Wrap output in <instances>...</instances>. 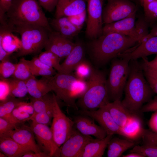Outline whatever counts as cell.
<instances>
[{"label":"cell","mask_w":157,"mask_h":157,"mask_svg":"<svg viewBox=\"0 0 157 157\" xmlns=\"http://www.w3.org/2000/svg\"><path fill=\"white\" fill-rule=\"evenodd\" d=\"M137 43L135 39L118 33L102 34L90 42L89 51L94 63L102 66L132 49Z\"/></svg>","instance_id":"6da1fadb"},{"label":"cell","mask_w":157,"mask_h":157,"mask_svg":"<svg viewBox=\"0 0 157 157\" xmlns=\"http://www.w3.org/2000/svg\"><path fill=\"white\" fill-rule=\"evenodd\" d=\"M129 65L124 97L121 101L129 110L137 114L144 104L151 99L154 92L145 77L140 63L137 60H131Z\"/></svg>","instance_id":"7a4b0ae2"},{"label":"cell","mask_w":157,"mask_h":157,"mask_svg":"<svg viewBox=\"0 0 157 157\" xmlns=\"http://www.w3.org/2000/svg\"><path fill=\"white\" fill-rule=\"evenodd\" d=\"M37 0H13L6 13L8 24L11 26L34 24L52 31L49 20Z\"/></svg>","instance_id":"3957f363"},{"label":"cell","mask_w":157,"mask_h":157,"mask_svg":"<svg viewBox=\"0 0 157 157\" xmlns=\"http://www.w3.org/2000/svg\"><path fill=\"white\" fill-rule=\"evenodd\" d=\"M49 82L57 99L62 101L69 107L78 110L76 101L84 94L88 88L86 81L80 79L71 73L57 72L49 76Z\"/></svg>","instance_id":"277c9868"},{"label":"cell","mask_w":157,"mask_h":157,"mask_svg":"<svg viewBox=\"0 0 157 157\" xmlns=\"http://www.w3.org/2000/svg\"><path fill=\"white\" fill-rule=\"evenodd\" d=\"M86 81L88 84L87 90L76 102L78 108L83 110L94 111L110 102L106 79L103 72L94 69Z\"/></svg>","instance_id":"5b68a950"},{"label":"cell","mask_w":157,"mask_h":157,"mask_svg":"<svg viewBox=\"0 0 157 157\" xmlns=\"http://www.w3.org/2000/svg\"><path fill=\"white\" fill-rule=\"evenodd\" d=\"M13 32L20 35L21 46L16 54L19 57L35 54L44 48L50 31L38 25L25 24L12 26Z\"/></svg>","instance_id":"8992f818"},{"label":"cell","mask_w":157,"mask_h":157,"mask_svg":"<svg viewBox=\"0 0 157 157\" xmlns=\"http://www.w3.org/2000/svg\"><path fill=\"white\" fill-rule=\"evenodd\" d=\"M112 60L106 85L110 101L121 100L129 72L128 59L120 57Z\"/></svg>","instance_id":"52a82bcc"},{"label":"cell","mask_w":157,"mask_h":157,"mask_svg":"<svg viewBox=\"0 0 157 157\" xmlns=\"http://www.w3.org/2000/svg\"><path fill=\"white\" fill-rule=\"evenodd\" d=\"M53 111L51 128L54 141L60 148L70 136L74 127V122L61 110L55 95Z\"/></svg>","instance_id":"ba28073f"},{"label":"cell","mask_w":157,"mask_h":157,"mask_svg":"<svg viewBox=\"0 0 157 157\" xmlns=\"http://www.w3.org/2000/svg\"><path fill=\"white\" fill-rule=\"evenodd\" d=\"M137 10V4L130 0H108L103 9V23L120 20L136 14Z\"/></svg>","instance_id":"9c48e42d"},{"label":"cell","mask_w":157,"mask_h":157,"mask_svg":"<svg viewBox=\"0 0 157 157\" xmlns=\"http://www.w3.org/2000/svg\"><path fill=\"white\" fill-rule=\"evenodd\" d=\"M88 19L85 34L88 38L93 40L102 34L103 5L101 0H89Z\"/></svg>","instance_id":"30bf717a"},{"label":"cell","mask_w":157,"mask_h":157,"mask_svg":"<svg viewBox=\"0 0 157 157\" xmlns=\"http://www.w3.org/2000/svg\"><path fill=\"white\" fill-rule=\"evenodd\" d=\"M30 127L40 149L50 157H60L59 148L54 141L51 128L47 125L33 121Z\"/></svg>","instance_id":"8fae6325"},{"label":"cell","mask_w":157,"mask_h":157,"mask_svg":"<svg viewBox=\"0 0 157 157\" xmlns=\"http://www.w3.org/2000/svg\"><path fill=\"white\" fill-rule=\"evenodd\" d=\"M136 14L120 20L106 24L103 27L102 34L116 33L135 39L139 43L143 40L139 28L135 22Z\"/></svg>","instance_id":"7c38bea8"},{"label":"cell","mask_w":157,"mask_h":157,"mask_svg":"<svg viewBox=\"0 0 157 157\" xmlns=\"http://www.w3.org/2000/svg\"><path fill=\"white\" fill-rule=\"evenodd\" d=\"M93 138L74 127L69 137L59 148L60 157H80L86 144Z\"/></svg>","instance_id":"4fadbf2b"},{"label":"cell","mask_w":157,"mask_h":157,"mask_svg":"<svg viewBox=\"0 0 157 157\" xmlns=\"http://www.w3.org/2000/svg\"><path fill=\"white\" fill-rule=\"evenodd\" d=\"M79 114L86 115L96 121L105 131L107 135L117 134L125 137L122 128L116 122L105 106L94 111H76Z\"/></svg>","instance_id":"5bb4252c"},{"label":"cell","mask_w":157,"mask_h":157,"mask_svg":"<svg viewBox=\"0 0 157 157\" xmlns=\"http://www.w3.org/2000/svg\"><path fill=\"white\" fill-rule=\"evenodd\" d=\"M75 44L69 40L55 31L50 32L44 48L50 51L60 58L66 57L70 53Z\"/></svg>","instance_id":"9a60e30c"},{"label":"cell","mask_w":157,"mask_h":157,"mask_svg":"<svg viewBox=\"0 0 157 157\" xmlns=\"http://www.w3.org/2000/svg\"><path fill=\"white\" fill-rule=\"evenodd\" d=\"M73 118L74 127L83 135H92L98 139L103 138L107 135L105 130L95 124L94 120L89 116L80 114Z\"/></svg>","instance_id":"2e32d148"},{"label":"cell","mask_w":157,"mask_h":157,"mask_svg":"<svg viewBox=\"0 0 157 157\" xmlns=\"http://www.w3.org/2000/svg\"><path fill=\"white\" fill-rule=\"evenodd\" d=\"M154 54H157V36L146 37L130 51H129L119 56L130 60H137Z\"/></svg>","instance_id":"e0dca14e"},{"label":"cell","mask_w":157,"mask_h":157,"mask_svg":"<svg viewBox=\"0 0 157 157\" xmlns=\"http://www.w3.org/2000/svg\"><path fill=\"white\" fill-rule=\"evenodd\" d=\"M7 137H10L20 145L34 152H41L38 145L36 143L34 133L30 127L17 126L14 129L9 131Z\"/></svg>","instance_id":"ac0fdd59"},{"label":"cell","mask_w":157,"mask_h":157,"mask_svg":"<svg viewBox=\"0 0 157 157\" xmlns=\"http://www.w3.org/2000/svg\"><path fill=\"white\" fill-rule=\"evenodd\" d=\"M85 0H58L55 17H69L81 13L86 10Z\"/></svg>","instance_id":"d6986e66"},{"label":"cell","mask_w":157,"mask_h":157,"mask_svg":"<svg viewBox=\"0 0 157 157\" xmlns=\"http://www.w3.org/2000/svg\"><path fill=\"white\" fill-rule=\"evenodd\" d=\"M49 22L54 31L70 40L77 35L81 29L73 24L67 17H55Z\"/></svg>","instance_id":"ffe728a7"},{"label":"cell","mask_w":157,"mask_h":157,"mask_svg":"<svg viewBox=\"0 0 157 157\" xmlns=\"http://www.w3.org/2000/svg\"><path fill=\"white\" fill-rule=\"evenodd\" d=\"M105 106L114 120L121 128L124 125L131 117L136 114L128 109L120 100L110 102Z\"/></svg>","instance_id":"44dd1931"},{"label":"cell","mask_w":157,"mask_h":157,"mask_svg":"<svg viewBox=\"0 0 157 157\" xmlns=\"http://www.w3.org/2000/svg\"><path fill=\"white\" fill-rule=\"evenodd\" d=\"M43 76L38 80L33 76L25 81L28 93L32 97L39 98L52 91L49 76Z\"/></svg>","instance_id":"7402d4cb"},{"label":"cell","mask_w":157,"mask_h":157,"mask_svg":"<svg viewBox=\"0 0 157 157\" xmlns=\"http://www.w3.org/2000/svg\"><path fill=\"white\" fill-rule=\"evenodd\" d=\"M113 135H108L102 139L93 138L85 145L80 157H101Z\"/></svg>","instance_id":"603a6c76"},{"label":"cell","mask_w":157,"mask_h":157,"mask_svg":"<svg viewBox=\"0 0 157 157\" xmlns=\"http://www.w3.org/2000/svg\"><path fill=\"white\" fill-rule=\"evenodd\" d=\"M13 32L9 26L0 25V45L10 54L17 49L19 50L21 46V40L14 35Z\"/></svg>","instance_id":"cb8c5ba5"},{"label":"cell","mask_w":157,"mask_h":157,"mask_svg":"<svg viewBox=\"0 0 157 157\" xmlns=\"http://www.w3.org/2000/svg\"><path fill=\"white\" fill-rule=\"evenodd\" d=\"M84 55V49L82 44L78 42L75 43L71 51L60 64L61 73H71L78 65L83 59Z\"/></svg>","instance_id":"d4e9b609"},{"label":"cell","mask_w":157,"mask_h":157,"mask_svg":"<svg viewBox=\"0 0 157 157\" xmlns=\"http://www.w3.org/2000/svg\"><path fill=\"white\" fill-rule=\"evenodd\" d=\"M0 151L9 157H22L31 151L20 145L10 137H0Z\"/></svg>","instance_id":"484cf974"},{"label":"cell","mask_w":157,"mask_h":157,"mask_svg":"<svg viewBox=\"0 0 157 157\" xmlns=\"http://www.w3.org/2000/svg\"><path fill=\"white\" fill-rule=\"evenodd\" d=\"M135 145L132 140L122 139L117 137L113 138L109 141L107 148L108 157H119L128 149L133 147Z\"/></svg>","instance_id":"4316f807"},{"label":"cell","mask_w":157,"mask_h":157,"mask_svg":"<svg viewBox=\"0 0 157 157\" xmlns=\"http://www.w3.org/2000/svg\"><path fill=\"white\" fill-rule=\"evenodd\" d=\"M121 128L125 138L132 140L141 137L144 129L141 119L137 114L131 117Z\"/></svg>","instance_id":"83f0119b"},{"label":"cell","mask_w":157,"mask_h":157,"mask_svg":"<svg viewBox=\"0 0 157 157\" xmlns=\"http://www.w3.org/2000/svg\"><path fill=\"white\" fill-rule=\"evenodd\" d=\"M55 95L54 93L50 94L49 92L39 98L31 97V102L33 104L34 110L33 114L46 112L53 117V107Z\"/></svg>","instance_id":"f1b7e54d"},{"label":"cell","mask_w":157,"mask_h":157,"mask_svg":"<svg viewBox=\"0 0 157 157\" xmlns=\"http://www.w3.org/2000/svg\"><path fill=\"white\" fill-rule=\"evenodd\" d=\"M9 87V96L21 98L24 97L28 93L26 81L12 78L5 79Z\"/></svg>","instance_id":"f546056e"},{"label":"cell","mask_w":157,"mask_h":157,"mask_svg":"<svg viewBox=\"0 0 157 157\" xmlns=\"http://www.w3.org/2000/svg\"><path fill=\"white\" fill-rule=\"evenodd\" d=\"M21 101L20 99L10 96L5 100L0 101V117L12 123V112Z\"/></svg>","instance_id":"4dcf8cb0"},{"label":"cell","mask_w":157,"mask_h":157,"mask_svg":"<svg viewBox=\"0 0 157 157\" xmlns=\"http://www.w3.org/2000/svg\"><path fill=\"white\" fill-rule=\"evenodd\" d=\"M38 57L44 64L53 68L58 72L61 73V69L60 64V58L56 55L50 51L46 50L41 52Z\"/></svg>","instance_id":"1f68e13d"},{"label":"cell","mask_w":157,"mask_h":157,"mask_svg":"<svg viewBox=\"0 0 157 157\" xmlns=\"http://www.w3.org/2000/svg\"><path fill=\"white\" fill-rule=\"evenodd\" d=\"M33 76H35L32 74L26 60L24 58H21L16 64L13 78L26 81Z\"/></svg>","instance_id":"d6a6232c"},{"label":"cell","mask_w":157,"mask_h":157,"mask_svg":"<svg viewBox=\"0 0 157 157\" xmlns=\"http://www.w3.org/2000/svg\"><path fill=\"white\" fill-rule=\"evenodd\" d=\"M94 69L89 62L83 59L75 68L74 75L80 79L86 81L91 75Z\"/></svg>","instance_id":"836d02e7"},{"label":"cell","mask_w":157,"mask_h":157,"mask_svg":"<svg viewBox=\"0 0 157 157\" xmlns=\"http://www.w3.org/2000/svg\"><path fill=\"white\" fill-rule=\"evenodd\" d=\"M142 7L146 22L157 21V0H154Z\"/></svg>","instance_id":"e575fe53"},{"label":"cell","mask_w":157,"mask_h":157,"mask_svg":"<svg viewBox=\"0 0 157 157\" xmlns=\"http://www.w3.org/2000/svg\"><path fill=\"white\" fill-rule=\"evenodd\" d=\"M130 152H136L144 157H157V146L143 144L134 146Z\"/></svg>","instance_id":"d590c367"},{"label":"cell","mask_w":157,"mask_h":157,"mask_svg":"<svg viewBox=\"0 0 157 157\" xmlns=\"http://www.w3.org/2000/svg\"><path fill=\"white\" fill-rule=\"evenodd\" d=\"M16 67V64H14L8 60L1 61L0 64L1 79L9 78L13 75Z\"/></svg>","instance_id":"8d00e7d4"},{"label":"cell","mask_w":157,"mask_h":157,"mask_svg":"<svg viewBox=\"0 0 157 157\" xmlns=\"http://www.w3.org/2000/svg\"><path fill=\"white\" fill-rule=\"evenodd\" d=\"M145 77L154 92L157 94V74L146 67L141 66Z\"/></svg>","instance_id":"74e56055"},{"label":"cell","mask_w":157,"mask_h":157,"mask_svg":"<svg viewBox=\"0 0 157 157\" xmlns=\"http://www.w3.org/2000/svg\"><path fill=\"white\" fill-rule=\"evenodd\" d=\"M141 138L143 144L157 146V133L143 129Z\"/></svg>","instance_id":"f35d334b"},{"label":"cell","mask_w":157,"mask_h":157,"mask_svg":"<svg viewBox=\"0 0 157 157\" xmlns=\"http://www.w3.org/2000/svg\"><path fill=\"white\" fill-rule=\"evenodd\" d=\"M53 117L48 113L44 112L37 113L33 114L28 119L39 124L49 125L51 123V120Z\"/></svg>","instance_id":"ab89813d"},{"label":"cell","mask_w":157,"mask_h":157,"mask_svg":"<svg viewBox=\"0 0 157 157\" xmlns=\"http://www.w3.org/2000/svg\"><path fill=\"white\" fill-rule=\"evenodd\" d=\"M27 63L29 66L31 72L33 76H52L55 75L57 73L55 69L51 70L36 67L29 65L27 62Z\"/></svg>","instance_id":"60d3db41"},{"label":"cell","mask_w":157,"mask_h":157,"mask_svg":"<svg viewBox=\"0 0 157 157\" xmlns=\"http://www.w3.org/2000/svg\"><path fill=\"white\" fill-rule=\"evenodd\" d=\"M17 126L0 117V137H6L9 131L14 129Z\"/></svg>","instance_id":"b9f144b4"},{"label":"cell","mask_w":157,"mask_h":157,"mask_svg":"<svg viewBox=\"0 0 157 157\" xmlns=\"http://www.w3.org/2000/svg\"><path fill=\"white\" fill-rule=\"evenodd\" d=\"M86 10L74 15L67 17L69 21L75 26L82 28L86 18Z\"/></svg>","instance_id":"7bdbcfd3"},{"label":"cell","mask_w":157,"mask_h":157,"mask_svg":"<svg viewBox=\"0 0 157 157\" xmlns=\"http://www.w3.org/2000/svg\"><path fill=\"white\" fill-rule=\"evenodd\" d=\"M11 115L19 124L28 121V119L31 116V115L28 113L21 111L16 108L13 110Z\"/></svg>","instance_id":"ee69618b"},{"label":"cell","mask_w":157,"mask_h":157,"mask_svg":"<svg viewBox=\"0 0 157 157\" xmlns=\"http://www.w3.org/2000/svg\"><path fill=\"white\" fill-rule=\"evenodd\" d=\"M157 112V96L154 97L141 108L139 112Z\"/></svg>","instance_id":"f6af8a7d"},{"label":"cell","mask_w":157,"mask_h":157,"mask_svg":"<svg viewBox=\"0 0 157 157\" xmlns=\"http://www.w3.org/2000/svg\"><path fill=\"white\" fill-rule=\"evenodd\" d=\"M0 101H3L9 96L10 89L9 85L5 79H1Z\"/></svg>","instance_id":"bcb514c9"},{"label":"cell","mask_w":157,"mask_h":157,"mask_svg":"<svg viewBox=\"0 0 157 157\" xmlns=\"http://www.w3.org/2000/svg\"><path fill=\"white\" fill-rule=\"evenodd\" d=\"M41 6L49 12L56 8L58 0H37Z\"/></svg>","instance_id":"7dc6e473"},{"label":"cell","mask_w":157,"mask_h":157,"mask_svg":"<svg viewBox=\"0 0 157 157\" xmlns=\"http://www.w3.org/2000/svg\"><path fill=\"white\" fill-rule=\"evenodd\" d=\"M142 58V61L141 63L157 74V54L154 58L151 61H149L146 57Z\"/></svg>","instance_id":"c3c4849f"},{"label":"cell","mask_w":157,"mask_h":157,"mask_svg":"<svg viewBox=\"0 0 157 157\" xmlns=\"http://www.w3.org/2000/svg\"><path fill=\"white\" fill-rule=\"evenodd\" d=\"M16 108L31 115L33 113L34 111L33 104L31 102L28 103L22 101Z\"/></svg>","instance_id":"681fc988"},{"label":"cell","mask_w":157,"mask_h":157,"mask_svg":"<svg viewBox=\"0 0 157 157\" xmlns=\"http://www.w3.org/2000/svg\"><path fill=\"white\" fill-rule=\"evenodd\" d=\"M26 61L29 65L36 67L51 70L54 69L43 63L40 60L38 57H35L31 60H26Z\"/></svg>","instance_id":"f907efd6"},{"label":"cell","mask_w":157,"mask_h":157,"mask_svg":"<svg viewBox=\"0 0 157 157\" xmlns=\"http://www.w3.org/2000/svg\"><path fill=\"white\" fill-rule=\"evenodd\" d=\"M149 129L157 133V112H154L151 115L148 122Z\"/></svg>","instance_id":"816d5d0a"},{"label":"cell","mask_w":157,"mask_h":157,"mask_svg":"<svg viewBox=\"0 0 157 157\" xmlns=\"http://www.w3.org/2000/svg\"><path fill=\"white\" fill-rule=\"evenodd\" d=\"M13 0H0V13L6 14L12 3Z\"/></svg>","instance_id":"f5cc1de1"},{"label":"cell","mask_w":157,"mask_h":157,"mask_svg":"<svg viewBox=\"0 0 157 157\" xmlns=\"http://www.w3.org/2000/svg\"><path fill=\"white\" fill-rule=\"evenodd\" d=\"M49 155L44 151L35 153L32 151L29 152L24 155L22 157H49Z\"/></svg>","instance_id":"db71d44e"},{"label":"cell","mask_w":157,"mask_h":157,"mask_svg":"<svg viewBox=\"0 0 157 157\" xmlns=\"http://www.w3.org/2000/svg\"><path fill=\"white\" fill-rule=\"evenodd\" d=\"M123 157H144L142 155L136 152H130L128 154L122 155Z\"/></svg>","instance_id":"11a10c76"},{"label":"cell","mask_w":157,"mask_h":157,"mask_svg":"<svg viewBox=\"0 0 157 157\" xmlns=\"http://www.w3.org/2000/svg\"><path fill=\"white\" fill-rule=\"evenodd\" d=\"M153 36H157V26L153 27L145 38Z\"/></svg>","instance_id":"9f6ffc18"},{"label":"cell","mask_w":157,"mask_h":157,"mask_svg":"<svg viewBox=\"0 0 157 157\" xmlns=\"http://www.w3.org/2000/svg\"><path fill=\"white\" fill-rule=\"evenodd\" d=\"M154 0H139V3L142 6Z\"/></svg>","instance_id":"6f0895ef"},{"label":"cell","mask_w":157,"mask_h":157,"mask_svg":"<svg viewBox=\"0 0 157 157\" xmlns=\"http://www.w3.org/2000/svg\"><path fill=\"white\" fill-rule=\"evenodd\" d=\"M0 157H7L5 154L0 151Z\"/></svg>","instance_id":"680465c9"},{"label":"cell","mask_w":157,"mask_h":157,"mask_svg":"<svg viewBox=\"0 0 157 157\" xmlns=\"http://www.w3.org/2000/svg\"><path fill=\"white\" fill-rule=\"evenodd\" d=\"M130 0L132 1V2H134V3H135L136 4H140L139 0Z\"/></svg>","instance_id":"91938a15"},{"label":"cell","mask_w":157,"mask_h":157,"mask_svg":"<svg viewBox=\"0 0 157 157\" xmlns=\"http://www.w3.org/2000/svg\"><path fill=\"white\" fill-rule=\"evenodd\" d=\"M85 1H87L88 2V1H89V0H85Z\"/></svg>","instance_id":"94428289"},{"label":"cell","mask_w":157,"mask_h":157,"mask_svg":"<svg viewBox=\"0 0 157 157\" xmlns=\"http://www.w3.org/2000/svg\"><path fill=\"white\" fill-rule=\"evenodd\" d=\"M101 0L103 2L104 0Z\"/></svg>","instance_id":"6125c7cd"}]
</instances>
